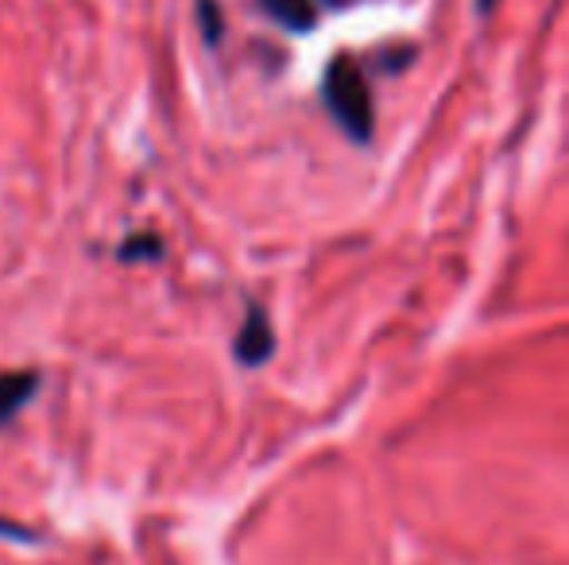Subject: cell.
<instances>
[{"mask_svg": "<svg viewBox=\"0 0 569 565\" xmlns=\"http://www.w3.org/2000/svg\"><path fill=\"white\" fill-rule=\"evenodd\" d=\"M326 105H330L333 121L349 132L352 140L365 143L372 137V93L360 74V67L352 59H333V67L326 70Z\"/></svg>", "mask_w": 569, "mask_h": 565, "instance_id": "obj_1", "label": "cell"}, {"mask_svg": "<svg viewBox=\"0 0 569 565\" xmlns=\"http://www.w3.org/2000/svg\"><path fill=\"white\" fill-rule=\"evenodd\" d=\"M276 349V337H271V322L260 306L248 310L244 325L237 333V361L240 364H263Z\"/></svg>", "mask_w": 569, "mask_h": 565, "instance_id": "obj_2", "label": "cell"}, {"mask_svg": "<svg viewBox=\"0 0 569 565\" xmlns=\"http://www.w3.org/2000/svg\"><path fill=\"white\" fill-rule=\"evenodd\" d=\"M260 4H263V12L276 23H283L287 31H310L318 20L315 0H260Z\"/></svg>", "mask_w": 569, "mask_h": 565, "instance_id": "obj_3", "label": "cell"}, {"mask_svg": "<svg viewBox=\"0 0 569 565\" xmlns=\"http://www.w3.org/2000/svg\"><path fill=\"white\" fill-rule=\"evenodd\" d=\"M36 372H4L0 376V423H8L36 395Z\"/></svg>", "mask_w": 569, "mask_h": 565, "instance_id": "obj_4", "label": "cell"}, {"mask_svg": "<svg viewBox=\"0 0 569 565\" xmlns=\"http://www.w3.org/2000/svg\"><path fill=\"white\" fill-rule=\"evenodd\" d=\"M496 4V0H477V8H480V12H488V8H492Z\"/></svg>", "mask_w": 569, "mask_h": 565, "instance_id": "obj_5", "label": "cell"}]
</instances>
